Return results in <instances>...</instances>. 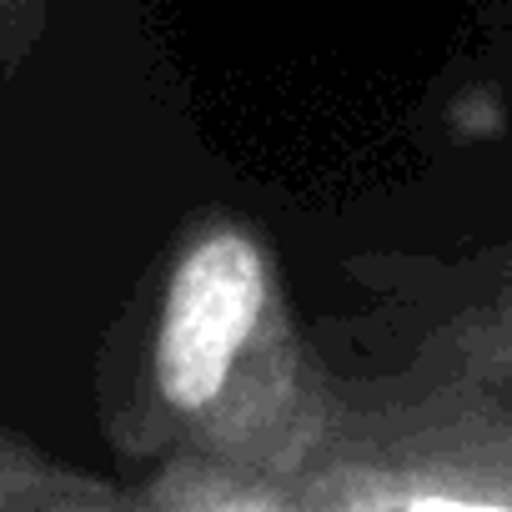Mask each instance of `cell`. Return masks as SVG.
I'll list each match as a JSON object with an SVG mask.
<instances>
[{
	"instance_id": "cell-1",
	"label": "cell",
	"mask_w": 512,
	"mask_h": 512,
	"mask_svg": "<svg viewBox=\"0 0 512 512\" xmlns=\"http://www.w3.org/2000/svg\"><path fill=\"white\" fill-rule=\"evenodd\" d=\"M126 442L201 457L302 507L347 392L302 342L272 251L241 221H196L171 251L131 382Z\"/></svg>"
},
{
	"instance_id": "cell-4",
	"label": "cell",
	"mask_w": 512,
	"mask_h": 512,
	"mask_svg": "<svg viewBox=\"0 0 512 512\" xmlns=\"http://www.w3.org/2000/svg\"><path fill=\"white\" fill-rule=\"evenodd\" d=\"M116 502H126L116 487L86 472H71L51 462L46 452L16 442L11 432H0V512H41V507L86 512V507H116Z\"/></svg>"
},
{
	"instance_id": "cell-5",
	"label": "cell",
	"mask_w": 512,
	"mask_h": 512,
	"mask_svg": "<svg viewBox=\"0 0 512 512\" xmlns=\"http://www.w3.org/2000/svg\"><path fill=\"white\" fill-rule=\"evenodd\" d=\"M41 6H46V0H0V31H11V26L31 21Z\"/></svg>"
},
{
	"instance_id": "cell-2",
	"label": "cell",
	"mask_w": 512,
	"mask_h": 512,
	"mask_svg": "<svg viewBox=\"0 0 512 512\" xmlns=\"http://www.w3.org/2000/svg\"><path fill=\"white\" fill-rule=\"evenodd\" d=\"M302 507H512V402L432 377L407 397H347Z\"/></svg>"
},
{
	"instance_id": "cell-3",
	"label": "cell",
	"mask_w": 512,
	"mask_h": 512,
	"mask_svg": "<svg viewBox=\"0 0 512 512\" xmlns=\"http://www.w3.org/2000/svg\"><path fill=\"white\" fill-rule=\"evenodd\" d=\"M422 377L512 387V277L492 302L462 312L422 347Z\"/></svg>"
}]
</instances>
